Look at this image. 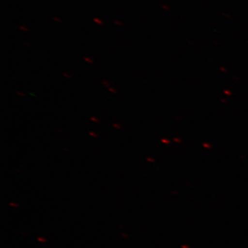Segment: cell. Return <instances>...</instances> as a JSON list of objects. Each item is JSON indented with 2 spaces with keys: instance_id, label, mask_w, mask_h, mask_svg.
<instances>
[{
  "instance_id": "3",
  "label": "cell",
  "mask_w": 248,
  "mask_h": 248,
  "mask_svg": "<svg viewBox=\"0 0 248 248\" xmlns=\"http://www.w3.org/2000/svg\"><path fill=\"white\" fill-rule=\"evenodd\" d=\"M91 120L93 121V122H96V123H99V120H97L95 117H91Z\"/></svg>"
},
{
  "instance_id": "7",
  "label": "cell",
  "mask_w": 248,
  "mask_h": 248,
  "mask_svg": "<svg viewBox=\"0 0 248 248\" xmlns=\"http://www.w3.org/2000/svg\"><path fill=\"white\" fill-rule=\"evenodd\" d=\"M90 134V135H92V136H94V137H97V135H96L95 133H93V132H91V133H89Z\"/></svg>"
},
{
  "instance_id": "9",
  "label": "cell",
  "mask_w": 248,
  "mask_h": 248,
  "mask_svg": "<svg viewBox=\"0 0 248 248\" xmlns=\"http://www.w3.org/2000/svg\"><path fill=\"white\" fill-rule=\"evenodd\" d=\"M109 91H111V92H113V93H115L116 92L115 91H114V90L112 89H109Z\"/></svg>"
},
{
  "instance_id": "6",
  "label": "cell",
  "mask_w": 248,
  "mask_h": 248,
  "mask_svg": "<svg viewBox=\"0 0 248 248\" xmlns=\"http://www.w3.org/2000/svg\"><path fill=\"white\" fill-rule=\"evenodd\" d=\"M19 29H22L23 31H29V29H26V27H19Z\"/></svg>"
},
{
  "instance_id": "8",
  "label": "cell",
  "mask_w": 248,
  "mask_h": 248,
  "mask_svg": "<svg viewBox=\"0 0 248 248\" xmlns=\"http://www.w3.org/2000/svg\"><path fill=\"white\" fill-rule=\"evenodd\" d=\"M107 81H103V84L106 85V86H107V85H109L110 84H107Z\"/></svg>"
},
{
  "instance_id": "5",
  "label": "cell",
  "mask_w": 248,
  "mask_h": 248,
  "mask_svg": "<svg viewBox=\"0 0 248 248\" xmlns=\"http://www.w3.org/2000/svg\"><path fill=\"white\" fill-rule=\"evenodd\" d=\"M115 23L116 24H117V25L119 26H122V23L120 22V21L118 20H115Z\"/></svg>"
},
{
  "instance_id": "4",
  "label": "cell",
  "mask_w": 248,
  "mask_h": 248,
  "mask_svg": "<svg viewBox=\"0 0 248 248\" xmlns=\"http://www.w3.org/2000/svg\"><path fill=\"white\" fill-rule=\"evenodd\" d=\"M113 126L115 127L116 128L120 129L121 128V125H118L117 124H114Z\"/></svg>"
},
{
  "instance_id": "1",
  "label": "cell",
  "mask_w": 248,
  "mask_h": 248,
  "mask_svg": "<svg viewBox=\"0 0 248 248\" xmlns=\"http://www.w3.org/2000/svg\"><path fill=\"white\" fill-rule=\"evenodd\" d=\"M93 20H94V22L95 23H97V24H99V25H102V24H104V22H103V21L101 20V19H98V18H94L93 19Z\"/></svg>"
},
{
  "instance_id": "10",
  "label": "cell",
  "mask_w": 248,
  "mask_h": 248,
  "mask_svg": "<svg viewBox=\"0 0 248 248\" xmlns=\"http://www.w3.org/2000/svg\"><path fill=\"white\" fill-rule=\"evenodd\" d=\"M63 76H64L65 77H67V78H71V77H70L69 76H68V75H67V74H65V73H64V74H63Z\"/></svg>"
},
{
  "instance_id": "2",
  "label": "cell",
  "mask_w": 248,
  "mask_h": 248,
  "mask_svg": "<svg viewBox=\"0 0 248 248\" xmlns=\"http://www.w3.org/2000/svg\"><path fill=\"white\" fill-rule=\"evenodd\" d=\"M85 61L89 62L90 63H93V61L92 60H91L90 58H86L84 59Z\"/></svg>"
}]
</instances>
